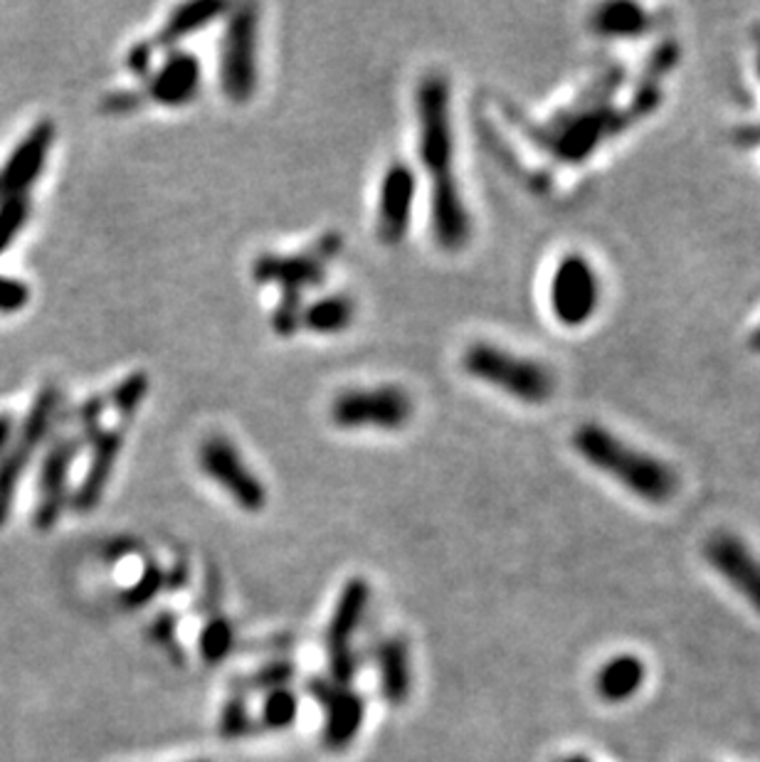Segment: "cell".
<instances>
[{"instance_id": "obj_1", "label": "cell", "mask_w": 760, "mask_h": 762, "mask_svg": "<svg viewBox=\"0 0 760 762\" xmlns=\"http://www.w3.org/2000/svg\"><path fill=\"white\" fill-rule=\"evenodd\" d=\"M417 154L430 184V232L440 249L460 253L472 240V212L455 170L457 139L452 89L445 75L430 72L415 89Z\"/></svg>"}, {"instance_id": "obj_2", "label": "cell", "mask_w": 760, "mask_h": 762, "mask_svg": "<svg viewBox=\"0 0 760 762\" xmlns=\"http://www.w3.org/2000/svg\"><path fill=\"white\" fill-rule=\"evenodd\" d=\"M571 445L588 466L618 482L644 504H669L679 492V476L672 466L654 454L630 445L603 425H581L573 432Z\"/></svg>"}, {"instance_id": "obj_3", "label": "cell", "mask_w": 760, "mask_h": 762, "mask_svg": "<svg viewBox=\"0 0 760 762\" xmlns=\"http://www.w3.org/2000/svg\"><path fill=\"white\" fill-rule=\"evenodd\" d=\"M338 249H342V237L326 235L322 237V243H316L302 255H263L255 259L253 279L257 284H277L282 289V299L272 311L275 334L289 338L294 331H299L304 294L314 287H322L328 259Z\"/></svg>"}, {"instance_id": "obj_4", "label": "cell", "mask_w": 760, "mask_h": 762, "mask_svg": "<svg viewBox=\"0 0 760 762\" xmlns=\"http://www.w3.org/2000/svg\"><path fill=\"white\" fill-rule=\"evenodd\" d=\"M462 368L472 380L490 385L512 400L539 407L551 403L555 393V378L541 360L514 354L490 340H474L462 354Z\"/></svg>"}, {"instance_id": "obj_5", "label": "cell", "mask_w": 760, "mask_h": 762, "mask_svg": "<svg viewBox=\"0 0 760 762\" xmlns=\"http://www.w3.org/2000/svg\"><path fill=\"white\" fill-rule=\"evenodd\" d=\"M413 415L411 393L393 383L342 390L328 405V419L344 432H401Z\"/></svg>"}, {"instance_id": "obj_6", "label": "cell", "mask_w": 760, "mask_h": 762, "mask_svg": "<svg viewBox=\"0 0 760 762\" xmlns=\"http://www.w3.org/2000/svg\"><path fill=\"white\" fill-rule=\"evenodd\" d=\"M62 395L52 385H45L32 400L28 415L16 429V437L8 449L0 454V526H6L10 518V508L16 502V492L22 472L36 457V449L45 445V439L52 435L55 423L60 417Z\"/></svg>"}, {"instance_id": "obj_7", "label": "cell", "mask_w": 760, "mask_h": 762, "mask_svg": "<svg viewBox=\"0 0 760 762\" xmlns=\"http://www.w3.org/2000/svg\"><path fill=\"white\" fill-rule=\"evenodd\" d=\"M259 16L255 6L230 8L220 42L218 79L233 105H247L259 82Z\"/></svg>"}, {"instance_id": "obj_8", "label": "cell", "mask_w": 760, "mask_h": 762, "mask_svg": "<svg viewBox=\"0 0 760 762\" xmlns=\"http://www.w3.org/2000/svg\"><path fill=\"white\" fill-rule=\"evenodd\" d=\"M600 301L603 284L593 261L581 253L565 255L549 281V306L555 321L563 328H583L595 318Z\"/></svg>"}, {"instance_id": "obj_9", "label": "cell", "mask_w": 760, "mask_h": 762, "mask_svg": "<svg viewBox=\"0 0 760 762\" xmlns=\"http://www.w3.org/2000/svg\"><path fill=\"white\" fill-rule=\"evenodd\" d=\"M198 466L206 479L223 488L247 514H259L267 506V486L247 464L243 452L225 435H210L198 447Z\"/></svg>"}, {"instance_id": "obj_10", "label": "cell", "mask_w": 760, "mask_h": 762, "mask_svg": "<svg viewBox=\"0 0 760 762\" xmlns=\"http://www.w3.org/2000/svg\"><path fill=\"white\" fill-rule=\"evenodd\" d=\"M85 447V439L77 432H62L45 449L38 479V506L36 526L40 531L52 528L60 521L67 504V486H70L72 466Z\"/></svg>"}, {"instance_id": "obj_11", "label": "cell", "mask_w": 760, "mask_h": 762, "mask_svg": "<svg viewBox=\"0 0 760 762\" xmlns=\"http://www.w3.org/2000/svg\"><path fill=\"white\" fill-rule=\"evenodd\" d=\"M417 176L405 161H393L383 170L376 200V237L388 247H398L413 225Z\"/></svg>"}, {"instance_id": "obj_12", "label": "cell", "mask_w": 760, "mask_h": 762, "mask_svg": "<svg viewBox=\"0 0 760 762\" xmlns=\"http://www.w3.org/2000/svg\"><path fill=\"white\" fill-rule=\"evenodd\" d=\"M55 144V123L40 121L32 127L0 166V202L28 198V190L38 184Z\"/></svg>"}, {"instance_id": "obj_13", "label": "cell", "mask_w": 760, "mask_h": 762, "mask_svg": "<svg viewBox=\"0 0 760 762\" xmlns=\"http://www.w3.org/2000/svg\"><path fill=\"white\" fill-rule=\"evenodd\" d=\"M703 558L748 605L760 612V561L733 533H713L703 543Z\"/></svg>"}, {"instance_id": "obj_14", "label": "cell", "mask_w": 760, "mask_h": 762, "mask_svg": "<svg viewBox=\"0 0 760 762\" xmlns=\"http://www.w3.org/2000/svg\"><path fill=\"white\" fill-rule=\"evenodd\" d=\"M612 129H618V121H612V113L603 107H578L549 131L551 151L561 161L581 164Z\"/></svg>"}, {"instance_id": "obj_15", "label": "cell", "mask_w": 760, "mask_h": 762, "mask_svg": "<svg viewBox=\"0 0 760 762\" xmlns=\"http://www.w3.org/2000/svg\"><path fill=\"white\" fill-rule=\"evenodd\" d=\"M124 439H127V423L117 427H99L85 439V445H89L92 454H89L85 479L79 482L77 492L72 494V506L79 514H89L105 498L111 474H115L119 454L124 449Z\"/></svg>"}, {"instance_id": "obj_16", "label": "cell", "mask_w": 760, "mask_h": 762, "mask_svg": "<svg viewBox=\"0 0 760 762\" xmlns=\"http://www.w3.org/2000/svg\"><path fill=\"white\" fill-rule=\"evenodd\" d=\"M203 67L198 57L186 50H171L166 60L146 77V95L158 107L180 109L198 97Z\"/></svg>"}, {"instance_id": "obj_17", "label": "cell", "mask_w": 760, "mask_h": 762, "mask_svg": "<svg viewBox=\"0 0 760 762\" xmlns=\"http://www.w3.org/2000/svg\"><path fill=\"white\" fill-rule=\"evenodd\" d=\"M371 602V585L363 577H351L342 590V597L336 602L334 617L328 622L326 650L328 659L351 652V636L358 630L363 614Z\"/></svg>"}, {"instance_id": "obj_18", "label": "cell", "mask_w": 760, "mask_h": 762, "mask_svg": "<svg viewBox=\"0 0 760 762\" xmlns=\"http://www.w3.org/2000/svg\"><path fill=\"white\" fill-rule=\"evenodd\" d=\"M363 719H366V701L361 693L342 689L326 706L324 721V745L332 753H344V750L356 741L361 733Z\"/></svg>"}, {"instance_id": "obj_19", "label": "cell", "mask_w": 760, "mask_h": 762, "mask_svg": "<svg viewBox=\"0 0 760 762\" xmlns=\"http://www.w3.org/2000/svg\"><path fill=\"white\" fill-rule=\"evenodd\" d=\"M230 8L233 6L220 3V0H193V3L176 6L171 10V16H168L164 30L158 32L156 44L158 48L171 50L180 40L196 36V32L206 30L218 18L228 16Z\"/></svg>"}, {"instance_id": "obj_20", "label": "cell", "mask_w": 760, "mask_h": 762, "mask_svg": "<svg viewBox=\"0 0 760 762\" xmlns=\"http://www.w3.org/2000/svg\"><path fill=\"white\" fill-rule=\"evenodd\" d=\"M652 26V18L647 10L638 3H603L593 10L590 16V30L598 38H640Z\"/></svg>"}, {"instance_id": "obj_21", "label": "cell", "mask_w": 760, "mask_h": 762, "mask_svg": "<svg viewBox=\"0 0 760 762\" xmlns=\"http://www.w3.org/2000/svg\"><path fill=\"white\" fill-rule=\"evenodd\" d=\"M356 304L346 294H328V297L314 299L302 309L299 328L319 334V336H336L344 334L354 324Z\"/></svg>"}, {"instance_id": "obj_22", "label": "cell", "mask_w": 760, "mask_h": 762, "mask_svg": "<svg viewBox=\"0 0 760 762\" xmlns=\"http://www.w3.org/2000/svg\"><path fill=\"white\" fill-rule=\"evenodd\" d=\"M378 666H381V686L383 696L393 706H403L411 696L413 676H411V654H407V644L395 636L381 644L378 650Z\"/></svg>"}, {"instance_id": "obj_23", "label": "cell", "mask_w": 760, "mask_h": 762, "mask_svg": "<svg viewBox=\"0 0 760 762\" xmlns=\"http://www.w3.org/2000/svg\"><path fill=\"white\" fill-rule=\"evenodd\" d=\"M644 681V664L638 656L622 654L610 659V662L600 669L595 679L598 696L608 703H622L632 699L640 691Z\"/></svg>"}, {"instance_id": "obj_24", "label": "cell", "mask_w": 760, "mask_h": 762, "mask_svg": "<svg viewBox=\"0 0 760 762\" xmlns=\"http://www.w3.org/2000/svg\"><path fill=\"white\" fill-rule=\"evenodd\" d=\"M146 395H149V375L146 373H131L129 378H124L119 385H115L107 397V405L115 407L119 413V419L129 423V419L139 413Z\"/></svg>"}, {"instance_id": "obj_25", "label": "cell", "mask_w": 760, "mask_h": 762, "mask_svg": "<svg viewBox=\"0 0 760 762\" xmlns=\"http://www.w3.org/2000/svg\"><path fill=\"white\" fill-rule=\"evenodd\" d=\"M198 646H200L203 662H206V664L215 666V664L225 662V659H228V654H230V650H233V627H230V622L223 620V617L210 620L206 627H203V632H200Z\"/></svg>"}, {"instance_id": "obj_26", "label": "cell", "mask_w": 760, "mask_h": 762, "mask_svg": "<svg viewBox=\"0 0 760 762\" xmlns=\"http://www.w3.org/2000/svg\"><path fill=\"white\" fill-rule=\"evenodd\" d=\"M297 713L299 701L289 689L272 691L263 709V725L269 728V731H285V728L297 721Z\"/></svg>"}, {"instance_id": "obj_27", "label": "cell", "mask_w": 760, "mask_h": 762, "mask_svg": "<svg viewBox=\"0 0 760 762\" xmlns=\"http://www.w3.org/2000/svg\"><path fill=\"white\" fill-rule=\"evenodd\" d=\"M30 218V198H13L0 202V255L16 243V237L26 230Z\"/></svg>"}, {"instance_id": "obj_28", "label": "cell", "mask_w": 760, "mask_h": 762, "mask_svg": "<svg viewBox=\"0 0 760 762\" xmlns=\"http://www.w3.org/2000/svg\"><path fill=\"white\" fill-rule=\"evenodd\" d=\"M164 585H166V573L161 571V567L149 565L146 567V573L127 590V595H124V607L136 610V607L149 605V602L161 593Z\"/></svg>"}, {"instance_id": "obj_29", "label": "cell", "mask_w": 760, "mask_h": 762, "mask_svg": "<svg viewBox=\"0 0 760 762\" xmlns=\"http://www.w3.org/2000/svg\"><path fill=\"white\" fill-rule=\"evenodd\" d=\"M249 728H253V721H249V711H247V701L240 696H233L228 703H225V709L220 711V721H218V731L223 738H240L247 735Z\"/></svg>"}, {"instance_id": "obj_30", "label": "cell", "mask_w": 760, "mask_h": 762, "mask_svg": "<svg viewBox=\"0 0 760 762\" xmlns=\"http://www.w3.org/2000/svg\"><path fill=\"white\" fill-rule=\"evenodd\" d=\"M294 679V666L289 662H275L265 669H259L257 674L247 681L249 691H279L287 689L289 681Z\"/></svg>"}, {"instance_id": "obj_31", "label": "cell", "mask_w": 760, "mask_h": 762, "mask_svg": "<svg viewBox=\"0 0 760 762\" xmlns=\"http://www.w3.org/2000/svg\"><path fill=\"white\" fill-rule=\"evenodd\" d=\"M30 301V289L26 281L0 275V314L22 311Z\"/></svg>"}, {"instance_id": "obj_32", "label": "cell", "mask_w": 760, "mask_h": 762, "mask_svg": "<svg viewBox=\"0 0 760 762\" xmlns=\"http://www.w3.org/2000/svg\"><path fill=\"white\" fill-rule=\"evenodd\" d=\"M151 60H154V48H151V44H146V42L134 44L131 52H129V70L136 77L146 79V77L151 75Z\"/></svg>"}, {"instance_id": "obj_33", "label": "cell", "mask_w": 760, "mask_h": 762, "mask_svg": "<svg viewBox=\"0 0 760 762\" xmlns=\"http://www.w3.org/2000/svg\"><path fill=\"white\" fill-rule=\"evenodd\" d=\"M306 691L312 693V699L316 703H322V706L326 709L328 703H332V699L336 696V693L342 691V686H336L332 679H312L309 684H306Z\"/></svg>"}, {"instance_id": "obj_34", "label": "cell", "mask_w": 760, "mask_h": 762, "mask_svg": "<svg viewBox=\"0 0 760 762\" xmlns=\"http://www.w3.org/2000/svg\"><path fill=\"white\" fill-rule=\"evenodd\" d=\"M151 636L161 644H171L174 636H176V617L174 614H161V617L154 622Z\"/></svg>"}, {"instance_id": "obj_35", "label": "cell", "mask_w": 760, "mask_h": 762, "mask_svg": "<svg viewBox=\"0 0 760 762\" xmlns=\"http://www.w3.org/2000/svg\"><path fill=\"white\" fill-rule=\"evenodd\" d=\"M16 429H18V425H16V417L13 415H10V413L0 415V454L8 449L10 442H13Z\"/></svg>"}, {"instance_id": "obj_36", "label": "cell", "mask_w": 760, "mask_h": 762, "mask_svg": "<svg viewBox=\"0 0 760 762\" xmlns=\"http://www.w3.org/2000/svg\"><path fill=\"white\" fill-rule=\"evenodd\" d=\"M748 346H751L753 354H760V324L753 328L751 338H748Z\"/></svg>"}, {"instance_id": "obj_37", "label": "cell", "mask_w": 760, "mask_h": 762, "mask_svg": "<svg viewBox=\"0 0 760 762\" xmlns=\"http://www.w3.org/2000/svg\"><path fill=\"white\" fill-rule=\"evenodd\" d=\"M746 139H748V144H760V127L748 129L746 131Z\"/></svg>"}, {"instance_id": "obj_38", "label": "cell", "mask_w": 760, "mask_h": 762, "mask_svg": "<svg viewBox=\"0 0 760 762\" xmlns=\"http://www.w3.org/2000/svg\"><path fill=\"white\" fill-rule=\"evenodd\" d=\"M561 762H590V760L583 758V755H571V758H565V760H561Z\"/></svg>"}, {"instance_id": "obj_39", "label": "cell", "mask_w": 760, "mask_h": 762, "mask_svg": "<svg viewBox=\"0 0 760 762\" xmlns=\"http://www.w3.org/2000/svg\"><path fill=\"white\" fill-rule=\"evenodd\" d=\"M758 75H760V48H758Z\"/></svg>"}]
</instances>
